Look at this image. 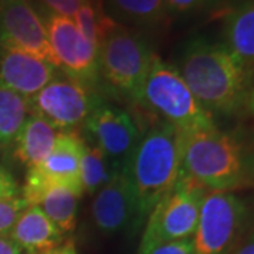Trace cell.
Wrapping results in <instances>:
<instances>
[{"label":"cell","mask_w":254,"mask_h":254,"mask_svg":"<svg viewBox=\"0 0 254 254\" xmlns=\"http://www.w3.org/2000/svg\"><path fill=\"white\" fill-rule=\"evenodd\" d=\"M177 69L212 116L245 113L254 72L223 43L205 37L192 38L182 50Z\"/></svg>","instance_id":"6da1fadb"},{"label":"cell","mask_w":254,"mask_h":254,"mask_svg":"<svg viewBox=\"0 0 254 254\" xmlns=\"http://www.w3.org/2000/svg\"><path fill=\"white\" fill-rule=\"evenodd\" d=\"M182 171L206 190L254 188V148L218 126L184 133Z\"/></svg>","instance_id":"7a4b0ae2"},{"label":"cell","mask_w":254,"mask_h":254,"mask_svg":"<svg viewBox=\"0 0 254 254\" xmlns=\"http://www.w3.org/2000/svg\"><path fill=\"white\" fill-rule=\"evenodd\" d=\"M182 147L184 131L164 120L140 136L127 164V173L136 192L143 222L180 178Z\"/></svg>","instance_id":"3957f363"},{"label":"cell","mask_w":254,"mask_h":254,"mask_svg":"<svg viewBox=\"0 0 254 254\" xmlns=\"http://www.w3.org/2000/svg\"><path fill=\"white\" fill-rule=\"evenodd\" d=\"M155 55L141 31L116 24L99 47L100 82L138 105Z\"/></svg>","instance_id":"277c9868"},{"label":"cell","mask_w":254,"mask_h":254,"mask_svg":"<svg viewBox=\"0 0 254 254\" xmlns=\"http://www.w3.org/2000/svg\"><path fill=\"white\" fill-rule=\"evenodd\" d=\"M138 105L151 109L184 133L216 126L215 118L193 96L177 66L164 63L158 55L145 78Z\"/></svg>","instance_id":"5b68a950"},{"label":"cell","mask_w":254,"mask_h":254,"mask_svg":"<svg viewBox=\"0 0 254 254\" xmlns=\"http://www.w3.org/2000/svg\"><path fill=\"white\" fill-rule=\"evenodd\" d=\"M206 192L202 185L181 171L175 185L148 213L137 254H150L158 246L192 239Z\"/></svg>","instance_id":"8992f818"},{"label":"cell","mask_w":254,"mask_h":254,"mask_svg":"<svg viewBox=\"0 0 254 254\" xmlns=\"http://www.w3.org/2000/svg\"><path fill=\"white\" fill-rule=\"evenodd\" d=\"M253 209L236 192L208 190L192 237L195 254H230L252 229Z\"/></svg>","instance_id":"52a82bcc"},{"label":"cell","mask_w":254,"mask_h":254,"mask_svg":"<svg viewBox=\"0 0 254 254\" xmlns=\"http://www.w3.org/2000/svg\"><path fill=\"white\" fill-rule=\"evenodd\" d=\"M102 98L96 88L58 73L34 96L28 98V115L44 119L58 131H75L83 126Z\"/></svg>","instance_id":"ba28073f"},{"label":"cell","mask_w":254,"mask_h":254,"mask_svg":"<svg viewBox=\"0 0 254 254\" xmlns=\"http://www.w3.org/2000/svg\"><path fill=\"white\" fill-rule=\"evenodd\" d=\"M82 144L83 136L79 130L63 131L46 160L40 165L27 170L20 195L30 206L38 205L47 190L55 187H65L81 196L83 195L79 180Z\"/></svg>","instance_id":"9c48e42d"},{"label":"cell","mask_w":254,"mask_h":254,"mask_svg":"<svg viewBox=\"0 0 254 254\" xmlns=\"http://www.w3.org/2000/svg\"><path fill=\"white\" fill-rule=\"evenodd\" d=\"M38 14L44 21L48 43L58 71L96 88L100 83L99 53L82 36L73 18L51 13Z\"/></svg>","instance_id":"30bf717a"},{"label":"cell","mask_w":254,"mask_h":254,"mask_svg":"<svg viewBox=\"0 0 254 254\" xmlns=\"http://www.w3.org/2000/svg\"><path fill=\"white\" fill-rule=\"evenodd\" d=\"M86 141L96 145L120 168L127 164L140 140L136 122L126 110L100 102L83 123Z\"/></svg>","instance_id":"8fae6325"},{"label":"cell","mask_w":254,"mask_h":254,"mask_svg":"<svg viewBox=\"0 0 254 254\" xmlns=\"http://www.w3.org/2000/svg\"><path fill=\"white\" fill-rule=\"evenodd\" d=\"M0 46L24 51L55 65L44 21L27 0H0Z\"/></svg>","instance_id":"7c38bea8"},{"label":"cell","mask_w":254,"mask_h":254,"mask_svg":"<svg viewBox=\"0 0 254 254\" xmlns=\"http://www.w3.org/2000/svg\"><path fill=\"white\" fill-rule=\"evenodd\" d=\"M91 218L103 235L123 233L143 223L127 168L93 195Z\"/></svg>","instance_id":"4fadbf2b"},{"label":"cell","mask_w":254,"mask_h":254,"mask_svg":"<svg viewBox=\"0 0 254 254\" xmlns=\"http://www.w3.org/2000/svg\"><path fill=\"white\" fill-rule=\"evenodd\" d=\"M58 75V68L34 55L0 46V85L26 99L34 96Z\"/></svg>","instance_id":"5bb4252c"},{"label":"cell","mask_w":254,"mask_h":254,"mask_svg":"<svg viewBox=\"0 0 254 254\" xmlns=\"http://www.w3.org/2000/svg\"><path fill=\"white\" fill-rule=\"evenodd\" d=\"M7 237L28 254L48 253L65 243V236L36 205L21 212Z\"/></svg>","instance_id":"9a60e30c"},{"label":"cell","mask_w":254,"mask_h":254,"mask_svg":"<svg viewBox=\"0 0 254 254\" xmlns=\"http://www.w3.org/2000/svg\"><path fill=\"white\" fill-rule=\"evenodd\" d=\"M60 133L44 119L28 115L10 148L13 158L27 170L40 165L53 151Z\"/></svg>","instance_id":"2e32d148"},{"label":"cell","mask_w":254,"mask_h":254,"mask_svg":"<svg viewBox=\"0 0 254 254\" xmlns=\"http://www.w3.org/2000/svg\"><path fill=\"white\" fill-rule=\"evenodd\" d=\"M102 3L118 24L137 31L161 28L171 17L165 0H102Z\"/></svg>","instance_id":"e0dca14e"},{"label":"cell","mask_w":254,"mask_h":254,"mask_svg":"<svg viewBox=\"0 0 254 254\" xmlns=\"http://www.w3.org/2000/svg\"><path fill=\"white\" fill-rule=\"evenodd\" d=\"M223 44L254 72V0H242L227 11Z\"/></svg>","instance_id":"ac0fdd59"},{"label":"cell","mask_w":254,"mask_h":254,"mask_svg":"<svg viewBox=\"0 0 254 254\" xmlns=\"http://www.w3.org/2000/svg\"><path fill=\"white\" fill-rule=\"evenodd\" d=\"M125 170L126 168H120L96 145L91 144L83 137L79 167V180L83 193L95 195Z\"/></svg>","instance_id":"d6986e66"},{"label":"cell","mask_w":254,"mask_h":254,"mask_svg":"<svg viewBox=\"0 0 254 254\" xmlns=\"http://www.w3.org/2000/svg\"><path fill=\"white\" fill-rule=\"evenodd\" d=\"M81 195L65 187H55L47 190L38 202L41 210L54 223L64 236L73 233L78 222V200Z\"/></svg>","instance_id":"ffe728a7"},{"label":"cell","mask_w":254,"mask_h":254,"mask_svg":"<svg viewBox=\"0 0 254 254\" xmlns=\"http://www.w3.org/2000/svg\"><path fill=\"white\" fill-rule=\"evenodd\" d=\"M27 116V99L0 85V150L11 148Z\"/></svg>","instance_id":"44dd1931"},{"label":"cell","mask_w":254,"mask_h":254,"mask_svg":"<svg viewBox=\"0 0 254 254\" xmlns=\"http://www.w3.org/2000/svg\"><path fill=\"white\" fill-rule=\"evenodd\" d=\"M28 205L26 199L17 195L11 198H0V236H9L11 227Z\"/></svg>","instance_id":"7402d4cb"},{"label":"cell","mask_w":254,"mask_h":254,"mask_svg":"<svg viewBox=\"0 0 254 254\" xmlns=\"http://www.w3.org/2000/svg\"><path fill=\"white\" fill-rule=\"evenodd\" d=\"M85 0H31L37 13H51L73 18Z\"/></svg>","instance_id":"603a6c76"},{"label":"cell","mask_w":254,"mask_h":254,"mask_svg":"<svg viewBox=\"0 0 254 254\" xmlns=\"http://www.w3.org/2000/svg\"><path fill=\"white\" fill-rule=\"evenodd\" d=\"M222 0H165L170 16H192L218 6Z\"/></svg>","instance_id":"cb8c5ba5"},{"label":"cell","mask_w":254,"mask_h":254,"mask_svg":"<svg viewBox=\"0 0 254 254\" xmlns=\"http://www.w3.org/2000/svg\"><path fill=\"white\" fill-rule=\"evenodd\" d=\"M17 195H20V187L16 178L3 164H0V198H11Z\"/></svg>","instance_id":"d4e9b609"},{"label":"cell","mask_w":254,"mask_h":254,"mask_svg":"<svg viewBox=\"0 0 254 254\" xmlns=\"http://www.w3.org/2000/svg\"><path fill=\"white\" fill-rule=\"evenodd\" d=\"M150 254H195L192 239H184L177 242H170L155 247Z\"/></svg>","instance_id":"484cf974"},{"label":"cell","mask_w":254,"mask_h":254,"mask_svg":"<svg viewBox=\"0 0 254 254\" xmlns=\"http://www.w3.org/2000/svg\"><path fill=\"white\" fill-rule=\"evenodd\" d=\"M230 254H254V225Z\"/></svg>","instance_id":"4316f807"},{"label":"cell","mask_w":254,"mask_h":254,"mask_svg":"<svg viewBox=\"0 0 254 254\" xmlns=\"http://www.w3.org/2000/svg\"><path fill=\"white\" fill-rule=\"evenodd\" d=\"M0 254H23V250L7 236H0Z\"/></svg>","instance_id":"83f0119b"},{"label":"cell","mask_w":254,"mask_h":254,"mask_svg":"<svg viewBox=\"0 0 254 254\" xmlns=\"http://www.w3.org/2000/svg\"><path fill=\"white\" fill-rule=\"evenodd\" d=\"M245 113L252 119L254 125V79L253 83H252V88L249 91V96H247V100H246V106H245Z\"/></svg>","instance_id":"f1b7e54d"},{"label":"cell","mask_w":254,"mask_h":254,"mask_svg":"<svg viewBox=\"0 0 254 254\" xmlns=\"http://www.w3.org/2000/svg\"><path fill=\"white\" fill-rule=\"evenodd\" d=\"M60 254H78L76 253V246H75V242L73 240H66L61 249H60Z\"/></svg>","instance_id":"f546056e"},{"label":"cell","mask_w":254,"mask_h":254,"mask_svg":"<svg viewBox=\"0 0 254 254\" xmlns=\"http://www.w3.org/2000/svg\"><path fill=\"white\" fill-rule=\"evenodd\" d=\"M61 249V247H60ZM60 249H57V250H53V252H48V253H43V254H60Z\"/></svg>","instance_id":"4dcf8cb0"},{"label":"cell","mask_w":254,"mask_h":254,"mask_svg":"<svg viewBox=\"0 0 254 254\" xmlns=\"http://www.w3.org/2000/svg\"><path fill=\"white\" fill-rule=\"evenodd\" d=\"M27 1H30V3H31V0H27Z\"/></svg>","instance_id":"1f68e13d"},{"label":"cell","mask_w":254,"mask_h":254,"mask_svg":"<svg viewBox=\"0 0 254 254\" xmlns=\"http://www.w3.org/2000/svg\"><path fill=\"white\" fill-rule=\"evenodd\" d=\"M85 1H89V0H85Z\"/></svg>","instance_id":"d6a6232c"}]
</instances>
